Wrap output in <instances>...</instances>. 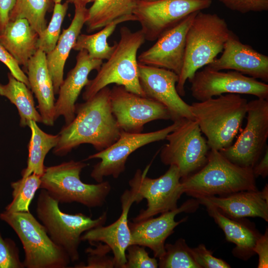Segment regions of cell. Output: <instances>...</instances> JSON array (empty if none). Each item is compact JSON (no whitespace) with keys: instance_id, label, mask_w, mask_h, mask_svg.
I'll list each match as a JSON object with an SVG mask.
<instances>
[{"instance_id":"2","label":"cell","mask_w":268,"mask_h":268,"mask_svg":"<svg viewBox=\"0 0 268 268\" xmlns=\"http://www.w3.org/2000/svg\"><path fill=\"white\" fill-rule=\"evenodd\" d=\"M231 30L216 13L197 12L186 35L184 64L176 89L185 96V85L201 68L210 64L223 50Z\"/></svg>"},{"instance_id":"11","label":"cell","mask_w":268,"mask_h":268,"mask_svg":"<svg viewBox=\"0 0 268 268\" xmlns=\"http://www.w3.org/2000/svg\"><path fill=\"white\" fill-rule=\"evenodd\" d=\"M247 115V124L235 143L219 151L234 164L253 168L266 148L268 99L257 98L248 102Z\"/></svg>"},{"instance_id":"12","label":"cell","mask_w":268,"mask_h":268,"mask_svg":"<svg viewBox=\"0 0 268 268\" xmlns=\"http://www.w3.org/2000/svg\"><path fill=\"white\" fill-rule=\"evenodd\" d=\"M212 0H139L133 14L145 40H156L190 14L209 7Z\"/></svg>"},{"instance_id":"40","label":"cell","mask_w":268,"mask_h":268,"mask_svg":"<svg viewBox=\"0 0 268 268\" xmlns=\"http://www.w3.org/2000/svg\"><path fill=\"white\" fill-rule=\"evenodd\" d=\"M0 61L8 67L10 72L16 79L25 83L30 88L27 76L25 74L14 58L0 44Z\"/></svg>"},{"instance_id":"7","label":"cell","mask_w":268,"mask_h":268,"mask_svg":"<svg viewBox=\"0 0 268 268\" xmlns=\"http://www.w3.org/2000/svg\"><path fill=\"white\" fill-rule=\"evenodd\" d=\"M88 165L82 161L71 160L45 167L40 189L45 190L59 203L77 202L89 208L101 207L111 192V185L108 181L96 184L83 182L80 174Z\"/></svg>"},{"instance_id":"45","label":"cell","mask_w":268,"mask_h":268,"mask_svg":"<svg viewBox=\"0 0 268 268\" xmlns=\"http://www.w3.org/2000/svg\"><path fill=\"white\" fill-rule=\"evenodd\" d=\"M55 3H61L62 0H53Z\"/></svg>"},{"instance_id":"39","label":"cell","mask_w":268,"mask_h":268,"mask_svg":"<svg viewBox=\"0 0 268 268\" xmlns=\"http://www.w3.org/2000/svg\"><path fill=\"white\" fill-rule=\"evenodd\" d=\"M230 10L246 13L268 10V0H218Z\"/></svg>"},{"instance_id":"18","label":"cell","mask_w":268,"mask_h":268,"mask_svg":"<svg viewBox=\"0 0 268 268\" xmlns=\"http://www.w3.org/2000/svg\"><path fill=\"white\" fill-rule=\"evenodd\" d=\"M198 12L190 14L160 36L154 44L138 55V63L169 69L179 76L184 64L186 35Z\"/></svg>"},{"instance_id":"42","label":"cell","mask_w":268,"mask_h":268,"mask_svg":"<svg viewBox=\"0 0 268 268\" xmlns=\"http://www.w3.org/2000/svg\"><path fill=\"white\" fill-rule=\"evenodd\" d=\"M16 0H0V34L9 21V15Z\"/></svg>"},{"instance_id":"26","label":"cell","mask_w":268,"mask_h":268,"mask_svg":"<svg viewBox=\"0 0 268 268\" xmlns=\"http://www.w3.org/2000/svg\"><path fill=\"white\" fill-rule=\"evenodd\" d=\"M201 204L206 206L209 215L224 231L226 239L236 245L233 250L235 256L247 260L255 254L253 248L261 235L254 228L230 218L210 203Z\"/></svg>"},{"instance_id":"6","label":"cell","mask_w":268,"mask_h":268,"mask_svg":"<svg viewBox=\"0 0 268 268\" xmlns=\"http://www.w3.org/2000/svg\"><path fill=\"white\" fill-rule=\"evenodd\" d=\"M59 203L44 189L40 192L36 202L37 218L45 227L52 240L63 249L71 262L79 259L81 237L86 231L104 225L107 213L92 219L83 213L68 214L62 211Z\"/></svg>"},{"instance_id":"33","label":"cell","mask_w":268,"mask_h":268,"mask_svg":"<svg viewBox=\"0 0 268 268\" xmlns=\"http://www.w3.org/2000/svg\"><path fill=\"white\" fill-rule=\"evenodd\" d=\"M165 253L159 259L160 268H201L194 259L191 248L183 238L174 244H165Z\"/></svg>"},{"instance_id":"17","label":"cell","mask_w":268,"mask_h":268,"mask_svg":"<svg viewBox=\"0 0 268 268\" xmlns=\"http://www.w3.org/2000/svg\"><path fill=\"white\" fill-rule=\"evenodd\" d=\"M199 204L197 199H192L175 209L161 213L158 217H152L136 222H129L131 244L148 247L153 251L155 258H160L165 252L164 246L166 239L174 233V229L177 225L186 221L188 218L186 217L176 221V215L183 212H195Z\"/></svg>"},{"instance_id":"28","label":"cell","mask_w":268,"mask_h":268,"mask_svg":"<svg viewBox=\"0 0 268 268\" xmlns=\"http://www.w3.org/2000/svg\"><path fill=\"white\" fill-rule=\"evenodd\" d=\"M7 77L6 84L0 83V95L7 98L17 108L20 118V126H29L31 121L42 123L41 116L35 107L31 90L10 72L7 73Z\"/></svg>"},{"instance_id":"36","label":"cell","mask_w":268,"mask_h":268,"mask_svg":"<svg viewBox=\"0 0 268 268\" xmlns=\"http://www.w3.org/2000/svg\"><path fill=\"white\" fill-rule=\"evenodd\" d=\"M126 251L127 262L124 268H156L158 266L156 258L150 257L143 246L131 244Z\"/></svg>"},{"instance_id":"35","label":"cell","mask_w":268,"mask_h":268,"mask_svg":"<svg viewBox=\"0 0 268 268\" xmlns=\"http://www.w3.org/2000/svg\"><path fill=\"white\" fill-rule=\"evenodd\" d=\"M94 248L89 247L85 252L87 256V264H80L74 268H115L113 258L108 254L111 251L106 244L98 242L91 244Z\"/></svg>"},{"instance_id":"19","label":"cell","mask_w":268,"mask_h":268,"mask_svg":"<svg viewBox=\"0 0 268 268\" xmlns=\"http://www.w3.org/2000/svg\"><path fill=\"white\" fill-rule=\"evenodd\" d=\"M222 53L219 58H216L207 66L216 70L236 71L268 82V56L242 43L231 30Z\"/></svg>"},{"instance_id":"21","label":"cell","mask_w":268,"mask_h":268,"mask_svg":"<svg viewBox=\"0 0 268 268\" xmlns=\"http://www.w3.org/2000/svg\"><path fill=\"white\" fill-rule=\"evenodd\" d=\"M103 61L90 58L87 52L79 51L76 57V64L67 73L60 86L59 97L55 104V119L62 116L66 125L75 116V103L82 89L89 82L88 75L93 70L100 69Z\"/></svg>"},{"instance_id":"41","label":"cell","mask_w":268,"mask_h":268,"mask_svg":"<svg viewBox=\"0 0 268 268\" xmlns=\"http://www.w3.org/2000/svg\"><path fill=\"white\" fill-rule=\"evenodd\" d=\"M255 254L259 255L258 268L268 267V231L267 228L265 233L257 240L253 248Z\"/></svg>"},{"instance_id":"29","label":"cell","mask_w":268,"mask_h":268,"mask_svg":"<svg viewBox=\"0 0 268 268\" xmlns=\"http://www.w3.org/2000/svg\"><path fill=\"white\" fill-rule=\"evenodd\" d=\"M136 21V18L133 14L118 18L106 25L98 32L93 34H80L77 37L72 48L75 51L86 50L90 58L107 60L113 53L116 44L110 46L108 38L115 31L119 24L127 21Z\"/></svg>"},{"instance_id":"34","label":"cell","mask_w":268,"mask_h":268,"mask_svg":"<svg viewBox=\"0 0 268 268\" xmlns=\"http://www.w3.org/2000/svg\"><path fill=\"white\" fill-rule=\"evenodd\" d=\"M69 3H55L53 13L49 25L39 35L37 41L38 50L46 54L55 47L61 32V27L68 7Z\"/></svg>"},{"instance_id":"43","label":"cell","mask_w":268,"mask_h":268,"mask_svg":"<svg viewBox=\"0 0 268 268\" xmlns=\"http://www.w3.org/2000/svg\"><path fill=\"white\" fill-rule=\"evenodd\" d=\"M255 177L261 176L265 178L268 175V148H266L264 154L261 160L252 168Z\"/></svg>"},{"instance_id":"24","label":"cell","mask_w":268,"mask_h":268,"mask_svg":"<svg viewBox=\"0 0 268 268\" xmlns=\"http://www.w3.org/2000/svg\"><path fill=\"white\" fill-rule=\"evenodd\" d=\"M74 7V15L70 24L63 30L54 49L46 54L48 68L55 95L58 94L64 81V70L67 60L87 20V8Z\"/></svg>"},{"instance_id":"1","label":"cell","mask_w":268,"mask_h":268,"mask_svg":"<svg viewBox=\"0 0 268 268\" xmlns=\"http://www.w3.org/2000/svg\"><path fill=\"white\" fill-rule=\"evenodd\" d=\"M111 89L106 86L90 99L75 104V116L64 126L53 153L64 156L81 144H91L98 151L110 146L119 138L118 126L110 104Z\"/></svg>"},{"instance_id":"16","label":"cell","mask_w":268,"mask_h":268,"mask_svg":"<svg viewBox=\"0 0 268 268\" xmlns=\"http://www.w3.org/2000/svg\"><path fill=\"white\" fill-rule=\"evenodd\" d=\"M138 78L146 97L164 105L173 122L184 119L195 120L190 105L178 93L179 75L163 68L138 64Z\"/></svg>"},{"instance_id":"31","label":"cell","mask_w":268,"mask_h":268,"mask_svg":"<svg viewBox=\"0 0 268 268\" xmlns=\"http://www.w3.org/2000/svg\"><path fill=\"white\" fill-rule=\"evenodd\" d=\"M53 0H16L9 21L26 19L40 35L47 27L46 15Z\"/></svg>"},{"instance_id":"10","label":"cell","mask_w":268,"mask_h":268,"mask_svg":"<svg viewBox=\"0 0 268 268\" xmlns=\"http://www.w3.org/2000/svg\"><path fill=\"white\" fill-rule=\"evenodd\" d=\"M149 167L150 165L143 171L137 169L129 182L134 202L138 203L143 199H146L147 202L146 208L141 209L133 218L134 222L176 209L178 201L183 194L181 176L176 166L170 165L163 175L155 179L146 176Z\"/></svg>"},{"instance_id":"37","label":"cell","mask_w":268,"mask_h":268,"mask_svg":"<svg viewBox=\"0 0 268 268\" xmlns=\"http://www.w3.org/2000/svg\"><path fill=\"white\" fill-rule=\"evenodd\" d=\"M0 268H24L15 242L11 238H3L0 231Z\"/></svg>"},{"instance_id":"27","label":"cell","mask_w":268,"mask_h":268,"mask_svg":"<svg viewBox=\"0 0 268 268\" xmlns=\"http://www.w3.org/2000/svg\"><path fill=\"white\" fill-rule=\"evenodd\" d=\"M139 0H94L87 9L85 24L89 33L100 30L115 20L133 15Z\"/></svg>"},{"instance_id":"5","label":"cell","mask_w":268,"mask_h":268,"mask_svg":"<svg viewBox=\"0 0 268 268\" xmlns=\"http://www.w3.org/2000/svg\"><path fill=\"white\" fill-rule=\"evenodd\" d=\"M120 33V40L115 42L113 53L102 63L96 76L85 87L82 94L85 101L112 83L146 97L139 81L137 56L138 49L145 41L144 35L140 29L133 32L126 26L121 28Z\"/></svg>"},{"instance_id":"13","label":"cell","mask_w":268,"mask_h":268,"mask_svg":"<svg viewBox=\"0 0 268 268\" xmlns=\"http://www.w3.org/2000/svg\"><path fill=\"white\" fill-rule=\"evenodd\" d=\"M181 120L174 121L166 128L149 133H130L121 130L115 142L88 157L87 160H101L93 166L90 176L97 183L103 182L105 177L109 176L118 178L125 171L127 160L133 152L150 143L165 139L170 133L178 127Z\"/></svg>"},{"instance_id":"22","label":"cell","mask_w":268,"mask_h":268,"mask_svg":"<svg viewBox=\"0 0 268 268\" xmlns=\"http://www.w3.org/2000/svg\"><path fill=\"white\" fill-rule=\"evenodd\" d=\"M200 204L207 202L226 216L234 219L259 217L268 221V186L262 191H242L229 195L197 199Z\"/></svg>"},{"instance_id":"3","label":"cell","mask_w":268,"mask_h":268,"mask_svg":"<svg viewBox=\"0 0 268 268\" xmlns=\"http://www.w3.org/2000/svg\"><path fill=\"white\" fill-rule=\"evenodd\" d=\"M248 102L240 94L228 93L190 105L210 149L220 151L233 144L246 116Z\"/></svg>"},{"instance_id":"32","label":"cell","mask_w":268,"mask_h":268,"mask_svg":"<svg viewBox=\"0 0 268 268\" xmlns=\"http://www.w3.org/2000/svg\"><path fill=\"white\" fill-rule=\"evenodd\" d=\"M41 175L32 173L25 177L12 182L11 201L5 207L9 212H29V206L36 191L40 189Z\"/></svg>"},{"instance_id":"25","label":"cell","mask_w":268,"mask_h":268,"mask_svg":"<svg viewBox=\"0 0 268 268\" xmlns=\"http://www.w3.org/2000/svg\"><path fill=\"white\" fill-rule=\"evenodd\" d=\"M38 33L24 18L9 21L0 34V44L26 72L29 60L38 50Z\"/></svg>"},{"instance_id":"46","label":"cell","mask_w":268,"mask_h":268,"mask_svg":"<svg viewBox=\"0 0 268 268\" xmlns=\"http://www.w3.org/2000/svg\"><path fill=\"white\" fill-rule=\"evenodd\" d=\"M147 0V1H153V0Z\"/></svg>"},{"instance_id":"30","label":"cell","mask_w":268,"mask_h":268,"mask_svg":"<svg viewBox=\"0 0 268 268\" xmlns=\"http://www.w3.org/2000/svg\"><path fill=\"white\" fill-rule=\"evenodd\" d=\"M34 121L29 122V127L31 132L28 144V157L27 166L21 171L22 177L32 173L41 175L45 166L44 162L49 151L54 148L59 140V134L56 135L47 134L42 131Z\"/></svg>"},{"instance_id":"44","label":"cell","mask_w":268,"mask_h":268,"mask_svg":"<svg viewBox=\"0 0 268 268\" xmlns=\"http://www.w3.org/2000/svg\"><path fill=\"white\" fill-rule=\"evenodd\" d=\"M69 3H72L74 6L86 7V5L92 2L94 0H65Z\"/></svg>"},{"instance_id":"38","label":"cell","mask_w":268,"mask_h":268,"mask_svg":"<svg viewBox=\"0 0 268 268\" xmlns=\"http://www.w3.org/2000/svg\"><path fill=\"white\" fill-rule=\"evenodd\" d=\"M192 256L201 268H229L231 266L222 259L212 256V252L201 244L191 248Z\"/></svg>"},{"instance_id":"14","label":"cell","mask_w":268,"mask_h":268,"mask_svg":"<svg viewBox=\"0 0 268 268\" xmlns=\"http://www.w3.org/2000/svg\"><path fill=\"white\" fill-rule=\"evenodd\" d=\"M189 81L191 94L198 101L228 93L252 95L268 99V84L234 70L223 72L206 66L198 70Z\"/></svg>"},{"instance_id":"23","label":"cell","mask_w":268,"mask_h":268,"mask_svg":"<svg viewBox=\"0 0 268 268\" xmlns=\"http://www.w3.org/2000/svg\"><path fill=\"white\" fill-rule=\"evenodd\" d=\"M30 88L36 98L42 123L53 126L55 121V93L46 54L38 50L29 60L26 72Z\"/></svg>"},{"instance_id":"8","label":"cell","mask_w":268,"mask_h":268,"mask_svg":"<svg viewBox=\"0 0 268 268\" xmlns=\"http://www.w3.org/2000/svg\"><path fill=\"white\" fill-rule=\"evenodd\" d=\"M0 219L15 232L23 246L26 268H66L67 253L50 238L45 227L30 212L0 213Z\"/></svg>"},{"instance_id":"9","label":"cell","mask_w":268,"mask_h":268,"mask_svg":"<svg viewBox=\"0 0 268 268\" xmlns=\"http://www.w3.org/2000/svg\"><path fill=\"white\" fill-rule=\"evenodd\" d=\"M202 134L195 120L184 119L165 138L168 142L161 150V161L176 166L181 179L196 173L207 161L210 149Z\"/></svg>"},{"instance_id":"20","label":"cell","mask_w":268,"mask_h":268,"mask_svg":"<svg viewBox=\"0 0 268 268\" xmlns=\"http://www.w3.org/2000/svg\"><path fill=\"white\" fill-rule=\"evenodd\" d=\"M121 202L122 213L116 221L108 226H98L85 232L81 240L87 241L90 244L98 242L107 244L113 253L115 268H124L127 262L126 250L131 241L128 214L134 202V194L131 190L124 192Z\"/></svg>"},{"instance_id":"4","label":"cell","mask_w":268,"mask_h":268,"mask_svg":"<svg viewBox=\"0 0 268 268\" xmlns=\"http://www.w3.org/2000/svg\"><path fill=\"white\" fill-rule=\"evenodd\" d=\"M252 168L234 164L219 151L210 149L206 164L180 182L183 193L197 199L258 190Z\"/></svg>"},{"instance_id":"15","label":"cell","mask_w":268,"mask_h":268,"mask_svg":"<svg viewBox=\"0 0 268 268\" xmlns=\"http://www.w3.org/2000/svg\"><path fill=\"white\" fill-rule=\"evenodd\" d=\"M111 111L122 131L139 133L145 124L157 120H171L168 109L162 104L141 96L116 85L111 89Z\"/></svg>"}]
</instances>
